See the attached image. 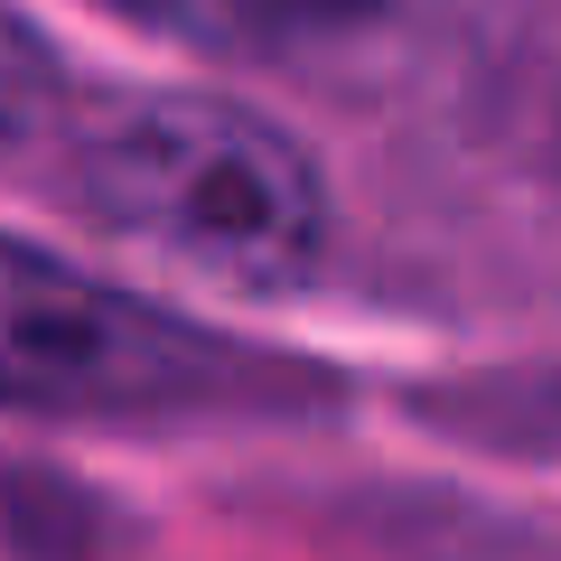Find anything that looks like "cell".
<instances>
[{
	"mask_svg": "<svg viewBox=\"0 0 561 561\" xmlns=\"http://www.w3.org/2000/svg\"><path fill=\"white\" fill-rule=\"evenodd\" d=\"M76 197L122 243L225 290H300L337 234L319 160L280 122L216 94H150L84 131Z\"/></svg>",
	"mask_w": 561,
	"mask_h": 561,
	"instance_id": "cell-1",
	"label": "cell"
},
{
	"mask_svg": "<svg viewBox=\"0 0 561 561\" xmlns=\"http://www.w3.org/2000/svg\"><path fill=\"white\" fill-rule=\"evenodd\" d=\"M290 393V365L140 300L66 253L0 234V412L20 421H206Z\"/></svg>",
	"mask_w": 561,
	"mask_h": 561,
	"instance_id": "cell-2",
	"label": "cell"
},
{
	"mask_svg": "<svg viewBox=\"0 0 561 561\" xmlns=\"http://www.w3.org/2000/svg\"><path fill=\"white\" fill-rule=\"evenodd\" d=\"M113 10H131L187 47H216V57H290V47H328L346 28H365L383 0H113Z\"/></svg>",
	"mask_w": 561,
	"mask_h": 561,
	"instance_id": "cell-3",
	"label": "cell"
},
{
	"mask_svg": "<svg viewBox=\"0 0 561 561\" xmlns=\"http://www.w3.org/2000/svg\"><path fill=\"white\" fill-rule=\"evenodd\" d=\"M47 103H57V57H47V38L0 0V150H20L47 122Z\"/></svg>",
	"mask_w": 561,
	"mask_h": 561,
	"instance_id": "cell-4",
	"label": "cell"
},
{
	"mask_svg": "<svg viewBox=\"0 0 561 561\" xmlns=\"http://www.w3.org/2000/svg\"><path fill=\"white\" fill-rule=\"evenodd\" d=\"M552 421H561V393H552Z\"/></svg>",
	"mask_w": 561,
	"mask_h": 561,
	"instance_id": "cell-5",
	"label": "cell"
}]
</instances>
